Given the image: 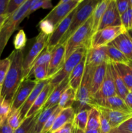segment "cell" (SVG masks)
<instances>
[{
  "label": "cell",
  "mask_w": 132,
  "mask_h": 133,
  "mask_svg": "<svg viewBox=\"0 0 132 133\" xmlns=\"http://www.w3.org/2000/svg\"><path fill=\"white\" fill-rule=\"evenodd\" d=\"M9 57L11 62L2 84L0 97L12 103L14 95L23 80V62L24 55L22 51L14 49Z\"/></svg>",
  "instance_id": "cell-1"
},
{
  "label": "cell",
  "mask_w": 132,
  "mask_h": 133,
  "mask_svg": "<svg viewBox=\"0 0 132 133\" xmlns=\"http://www.w3.org/2000/svg\"><path fill=\"white\" fill-rule=\"evenodd\" d=\"M93 18L92 16L87 22L78 29L65 42V61L79 48H90L91 40L93 36ZM65 62V61H64Z\"/></svg>",
  "instance_id": "cell-2"
},
{
  "label": "cell",
  "mask_w": 132,
  "mask_h": 133,
  "mask_svg": "<svg viewBox=\"0 0 132 133\" xmlns=\"http://www.w3.org/2000/svg\"><path fill=\"white\" fill-rule=\"evenodd\" d=\"M31 0H26L24 3L12 15L8 17L0 29V58L10 36L18 29V25L25 18V15L31 6Z\"/></svg>",
  "instance_id": "cell-3"
},
{
  "label": "cell",
  "mask_w": 132,
  "mask_h": 133,
  "mask_svg": "<svg viewBox=\"0 0 132 133\" xmlns=\"http://www.w3.org/2000/svg\"><path fill=\"white\" fill-rule=\"evenodd\" d=\"M93 68H91L85 65L84 77L82 80L80 87L76 92V101L73 105L75 114L82 110H89L93 107V101L92 98L91 88L92 75Z\"/></svg>",
  "instance_id": "cell-4"
},
{
  "label": "cell",
  "mask_w": 132,
  "mask_h": 133,
  "mask_svg": "<svg viewBox=\"0 0 132 133\" xmlns=\"http://www.w3.org/2000/svg\"><path fill=\"white\" fill-rule=\"evenodd\" d=\"M98 2L99 1L97 0H88L82 1L79 4L76 12L72 17L69 28L62 38L60 44H65L71 35L87 22V20L92 16L94 8Z\"/></svg>",
  "instance_id": "cell-5"
},
{
  "label": "cell",
  "mask_w": 132,
  "mask_h": 133,
  "mask_svg": "<svg viewBox=\"0 0 132 133\" xmlns=\"http://www.w3.org/2000/svg\"><path fill=\"white\" fill-rule=\"evenodd\" d=\"M87 50V49L85 48H79L73 52L66 61H65L61 70L50 79V84L52 91L65 79L69 78L74 68L85 56Z\"/></svg>",
  "instance_id": "cell-6"
},
{
  "label": "cell",
  "mask_w": 132,
  "mask_h": 133,
  "mask_svg": "<svg viewBox=\"0 0 132 133\" xmlns=\"http://www.w3.org/2000/svg\"><path fill=\"white\" fill-rule=\"evenodd\" d=\"M82 0H62L43 18L56 27L72 10L76 9Z\"/></svg>",
  "instance_id": "cell-7"
},
{
  "label": "cell",
  "mask_w": 132,
  "mask_h": 133,
  "mask_svg": "<svg viewBox=\"0 0 132 133\" xmlns=\"http://www.w3.org/2000/svg\"><path fill=\"white\" fill-rule=\"evenodd\" d=\"M126 31L122 25L106 27L97 31L92 36L90 48H98L106 46L113 41L119 35Z\"/></svg>",
  "instance_id": "cell-8"
},
{
  "label": "cell",
  "mask_w": 132,
  "mask_h": 133,
  "mask_svg": "<svg viewBox=\"0 0 132 133\" xmlns=\"http://www.w3.org/2000/svg\"><path fill=\"white\" fill-rule=\"evenodd\" d=\"M49 36L40 32L36 36L35 42L30 49L25 57L23 58V79L27 77L29 71V69L32 64L36 58L40 55L44 48L46 47Z\"/></svg>",
  "instance_id": "cell-9"
},
{
  "label": "cell",
  "mask_w": 132,
  "mask_h": 133,
  "mask_svg": "<svg viewBox=\"0 0 132 133\" xmlns=\"http://www.w3.org/2000/svg\"><path fill=\"white\" fill-rule=\"evenodd\" d=\"M38 81L31 79H25L22 81L14 95L12 102L11 103V111L10 114L16 110H19L23 105L29 96L34 87H36Z\"/></svg>",
  "instance_id": "cell-10"
},
{
  "label": "cell",
  "mask_w": 132,
  "mask_h": 133,
  "mask_svg": "<svg viewBox=\"0 0 132 133\" xmlns=\"http://www.w3.org/2000/svg\"><path fill=\"white\" fill-rule=\"evenodd\" d=\"M76 9H77V7L74 9L65 19H63L55 27L53 33L49 36L46 47L50 53L55 48V47L60 44L62 38L63 37L65 34L68 31L72 17L76 12Z\"/></svg>",
  "instance_id": "cell-11"
},
{
  "label": "cell",
  "mask_w": 132,
  "mask_h": 133,
  "mask_svg": "<svg viewBox=\"0 0 132 133\" xmlns=\"http://www.w3.org/2000/svg\"><path fill=\"white\" fill-rule=\"evenodd\" d=\"M115 96H117V95H116L113 79L111 75L109 62L107 64L106 75H105L103 83L101 87H100L98 92L93 96V107H94V102L96 101Z\"/></svg>",
  "instance_id": "cell-12"
},
{
  "label": "cell",
  "mask_w": 132,
  "mask_h": 133,
  "mask_svg": "<svg viewBox=\"0 0 132 133\" xmlns=\"http://www.w3.org/2000/svg\"><path fill=\"white\" fill-rule=\"evenodd\" d=\"M65 44H59L51 51L48 68L47 79H51L63 66L65 61Z\"/></svg>",
  "instance_id": "cell-13"
},
{
  "label": "cell",
  "mask_w": 132,
  "mask_h": 133,
  "mask_svg": "<svg viewBox=\"0 0 132 133\" xmlns=\"http://www.w3.org/2000/svg\"><path fill=\"white\" fill-rule=\"evenodd\" d=\"M122 25L120 16L116 7L115 0H110L109 3L101 19L97 31L109 27Z\"/></svg>",
  "instance_id": "cell-14"
},
{
  "label": "cell",
  "mask_w": 132,
  "mask_h": 133,
  "mask_svg": "<svg viewBox=\"0 0 132 133\" xmlns=\"http://www.w3.org/2000/svg\"><path fill=\"white\" fill-rule=\"evenodd\" d=\"M111 62L106 51V47L98 48H89L87 50L85 65L95 68L104 62Z\"/></svg>",
  "instance_id": "cell-15"
},
{
  "label": "cell",
  "mask_w": 132,
  "mask_h": 133,
  "mask_svg": "<svg viewBox=\"0 0 132 133\" xmlns=\"http://www.w3.org/2000/svg\"><path fill=\"white\" fill-rule=\"evenodd\" d=\"M109 123L111 129L116 127L132 116V112L127 113L118 110H109L100 107H94Z\"/></svg>",
  "instance_id": "cell-16"
},
{
  "label": "cell",
  "mask_w": 132,
  "mask_h": 133,
  "mask_svg": "<svg viewBox=\"0 0 132 133\" xmlns=\"http://www.w3.org/2000/svg\"><path fill=\"white\" fill-rule=\"evenodd\" d=\"M94 107H100L109 110H118L124 112L131 113V110L129 109L125 101L118 96H111L104 99L94 102Z\"/></svg>",
  "instance_id": "cell-17"
},
{
  "label": "cell",
  "mask_w": 132,
  "mask_h": 133,
  "mask_svg": "<svg viewBox=\"0 0 132 133\" xmlns=\"http://www.w3.org/2000/svg\"><path fill=\"white\" fill-rule=\"evenodd\" d=\"M50 79H47L46 80L41 81H38L36 87H34L33 90L30 94L29 96L25 102L23 103L21 107L19 109V113H20V116L22 120H23L25 118L27 112H28L29 109H31L32 105H33L35 100L36 99L39 94L41 93V92L43 89L44 87L50 82Z\"/></svg>",
  "instance_id": "cell-18"
},
{
  "label": "cell",
  "mask_w": 132,
  "mask_h": 133,
  "mask_svg": "<svg viewBox=\"0 0 132 133\" xmlns=\"http://www.w3.org/2000/svg\"><path fill=\"white\" fill-rule=\"evenodd\" d=\"M109 44L117 48L129 61H132V38L127 31L119 35Z\"/></svg>",
  "instance_id": "cell-19"
},
{
  "label": "cell",
  "mask_w": 132,
  "mask_h": 133,
  "mask_svg": "<svg viewBox=\"0 0 132 133\" xmlns=\"http://www.w3.org/2000/svg\"><path fill=\"white\" fill-rule=\"evenodd\" d=\"M68 87L69 78H66L53 90L41 110H45V109L58 105L62 94L64 92V91L67 89Z\"/></svg>",
  "instance_id": "cell-20"
},
{
  "label": "cell",
  "mask_w": 132,
  "mask_h": 133,
  "mask_svg": "<svg viewBox=\"0 0 132 133\" xmlns=\"http://www.w3.org/2000/svg\"><path fill=\"white\" fill-rule=\"evenodd\" d=\"M85 61H86V55L79 62L78 64L74 68L69 77V86L76 92L80 87L82 80L84 77L85 68Z\"/></svg>",
  "instance_id": "cell-21"
},
{
  "label": "cell",
  "mask_w": 132,
  "mask_h": 133,
  "mask_svg": "<svg viewBox=\"0 0 132 133\" xmlns=\"http://www.w3.org/2000/svg\"><path fill=\"white\" fill-rule=\"evenodd\" d=\"M51 92V87H50V82H49V83L44 87L42 91L41 92V93H40V94H39V96H38V97L36 98V99L35 100L33 105H32L31 109H29L28 112H27L25 118H27V117H29L31 116L34 115V114H37L39 112L41 111L43 105H45V103H46L48 97L50 96Z\"/></svg>",
  "instance_id": "cell-22"
},
{
  "label": "cell",
  "mask_w": 132,
  "mask_h": 133,
  "mask_svg": "<svg viewBox=\"0 0 132 133\" xmlns=\"http://www.w3.org/2000/svg\"><path fill=\"white\" fill-rule=\"evenodd\" d=\"M75 112L73 107H69L62 109L56 118L54 123L49 133H51L61 128L67 123L73 122Z\"/></svg>",
  "instance_id": "cell-23"
},
{
  "label": "cell",
  "mask_w": 132,
  "mask_h": 133,
  "mask_svg": "<svg viewBox=\"0 0 132 133\" xmlns=\"http://www.w3.org/2000/svg\"><path fill=\"white\" fill-rule=\"evenodd\" d=\"M110 68H111V75H112L113 79L116 95L124 100L127 95L129 93V90L124 84L122 79L120 77L113 62H110Z\"/></svg>",
  "instance_id": "cell-24"
},
{
  "label": "cell",
  "mask_w": 132,
  "mask_h": 133,
  "mask_svg": "<svg viewBox=\"0 0 132 133\" xmlns=\"http://www.w3.org/2000/svg\"><path fill=\"white\" fill-rule=\"evenodd\" d=\"M107 64V62H104L94 69L93 75H92L91 88L92 98H93V96L98 92L100 87H101L103 83L105 75H106Z\"/></svg>",
  "instance_id": "cell-25"
},
{
  "label": "cell",
  "mask_w": 132,
  "mask_h": 133,
  "mask_svg": "<svg viewBox=\"0 0 132 133\" xmlns=\"http://www.w3.org/2000/svg\"><path fill=\"white\" fill-rule=\"evenodd\" d=\"M58 107V105L45 110H41L40 115L36 119L34 125L33 126L29 133H41L48 118L52 115V114L56 110Z\"/></svg>",
  "instance_id": "cell-26"
},
{
  "label": "cell",
  "mask_w": 132,
  "mask_h": 133,
  "mask_svg": "<svg viewBox=\"0 0 132 133\" xmlns=\"http://www.w3.org/2000/svg\"><path fill=\"white\" fill-rule=\"evenodd\" d=\"M110 0H104V1H99L98 4L97 5L96 7L92 14L93 18V30L92 33L93 35L97 31L98 28V25L100 24L101 19L109 3Z\"/></svg>",
  "instance_id": "cell-27"
},
{
  "label": "cell",
  "mask_w": 132,
  "mask_h": 133,
  "mask_svg": "<svg viewBox=\"0 0 132 133\" xmlns=\"http://www.w3.org/2000/svg\"><path fill=\"white\" fill-rule=\"evenodd\" d=\"M105 47H106V53L111 62L116 64H123L128 65L129 61L117 48L111 44H108Z\"/></svg>",
  "instance_id": "cell-28"
},
{
  "label": "cell",
  "mask_w": 132,
  "mask_h": 133,
  "mask_svg": "<svg viewBox=\"0 0 132 133\" xmlns=\"http://www.w3.org/2000/svg\"><path fill=\"white\" fill-rule=\"evenodd\" d=\"M76 91L69 86L61 96L58 102V107L61 109L72 107L76 101Z\"/></svg>",
  "instance_id": "cell-29"
},
{
  "label": "cell",
  "mask_w": 132,
  "mask_h": 133,
  "mask_svg": "<svg viewBox=\"0 0 132 133\" xmlns=\"http://www.w3.org/2000/svg\"><path fill=\"white\" fill-rule=\"evenodd\" d=\"M50 55H51V53L49 51L47 48L45 47L43 50L42 51V52L40 53V55L35 59L33 63L32 64V65L30 67L28 75H27V77L25 79H30L31 78V77L34 71V70L36 68H38L40 66H41V65L49 64L50 59Z\"/></svg>",
  "instance_id": "cell-30"
},
{
  "label": "cell",
  "mask_w": 132,
  "mask_h": 133,
  "mask_svg": "<svg viewBox=\"0 0 132 133\" xmlns=\"http://www.w3.org/2000/svg\"><path fill=\"white\" fill-rule=\"evenodd\" d=\"M113 64L117 69L125 85L128 89L130 90L132 88V74L129 66L123 64H116L114 62Z\"/></svg>",
  "instance_id": "cell-31"
},
{
  "label": "cell",
  "mask_w": 132,
  "mask_h": 133,
  "mask_svg": "<svg viewBox=\"0 0 132 133\" xmlns=\"http://www.w3.org/2000/svg\"><path fill=\"white\" fill-rule=\"evenodd\" d=\"M100 114L97 108L93 107L89 109L86 129L91 130L100 129Z\"/></svg>",
  "instance_id": "cell-32"
},
{
  "label": "cell",
  "mask_w": 132,
  "mask_h": 133,
  "mask_svg": "<svg viewBox=\"0 0 132 133\" xmlns=\"http://www.w3.org/2000/svg\"><path fill=\"white\" fill-rule=\"evenodd\" d=\"M41 111L39 112L37 114L25 118L19 127L14 130V133H29L33 126L34 125L36 119L38 116L40 115Z\"/></svg>",
  "instance_id": "cell-33"
},
{
  "label": "cell",
  "mask_w": 132,
  "mask_h": 133,
  "mask_svg": "<svg viewBox=\"0 0 132 133\" xmlns=\"http://www.w3.org/2000/svg\"><path fill=\"white\" fill-rule=\"evenodd\" d=\"M89 110H87V109H85L75 114L73 120V124L75 128L79 129L84 131L86 129Z\"/></svg>",
  "instance_id": "cell-34"
},
{
  "label": "cell",
  "mask_w": 132,
  "mask_h": 133,
  "mask_svg": "<svg viewBox=\"0 0 132 133\" xmlns=\"http://www.w3.org/2000/svg\"><path fill=\"white\" fill-rule=\"evenodd\" d=\"M53 7V4H52L51 1L50 0H44V1H41V0H32L31 1V6L28 9L27 14L25 15L26 17H28L32 12L37 10L38 9H47Z\"/></svg>",
  "instance_id": "cell-35"
},
{
  "label": "cell",
  "mask_w": 132,
  "mask_h": 133,
  "mask_svg": "<svg viewBox=\"0 0 132 133\" xmlns=\"http://www.w3.org/2000/svg\"><path fill=\"white\" fill-rule=\"evenodd\" d=\"M11 111V103L0 97V125L7 120Z\"/></svg>",
  "instance_id": "cell-36"
},
{
  "label": "cell",
  "mask_w": 132,
  "mask_h": 133,
  "mask_svg": "<svg viewBox=\"0 0 132 133\" xmlns=\"http://www.w3.org/2000/svg\"><path fill=\"white\" fill-rule=\"evenodd\" d=\"M27 36L23 29L19 30L14 38V46L15 50H21L25 47L27 43Z\"/></svg>",
  "instance_id": "cell-37"
},
{
  "label": "cell",
  "mask_w": 132,
  "mask_h": 133,
  "mask_svg": "<svg viewBox=\"0 0 132 133\" xmlns=\"http://www.w3.org/2000/svg\"><path fill=\"white\" fill-rule=\"evenodd\" d=\"M109 133H132V116L116 127L111 129Z\"/></svg>",
  "instance_id": "cell-38"
},
{
  "label": "cell",
  "mask_w": 132,
  "mask_h": 133,
  "mask_svg": "<svg viewBox=\"0 0 132 133\" xmlns=\"http://www.w3.org/2000/svg\"><path fill=\"white\" fill-rule=\"evenodd\" d=\"M48 68H49V64H46L38 66L35 69L32 75L34 76L35 80L36 81H41L47 79Z\"/></svg>",
  "instance_id": "cell-39"
},
{
  "label": "cell",
  "mask_w": 132,
  "mask_h": 133,
  "mask_svg": "<svg viewBox=\"0 0 132 133\" xmlns=\"http://www.w3.org/2000/svg\"><path fill=\"white\" fill-rule=\"evenodd\" d=\"M10 62H11V61L9 57L3 59L0 58V84L1 86L5 81L6 74L9 70Z\"/></svg>",
  "instance_id": "cell-40"
},
{
  "label": "cell",
  "mask_w": 132,
  "mask_h": 133,
  "mask_svg": "<svg viewBox=\"0 0 132 133\" xmlns=\"http://www.w3.org/2000/svg\"><path fill=\"white\" fill-rule=\"evenodd\" d=\"M23 120L20 116L19 110H18L14 112L11 113L7 118V123L14 130H16L19 127Z\"/></svg>",
  "instance_id": "cell-41"
},
{
  "label": "cell",
  "mask_w": 132,
  "mask_h": 133,
  "mask_svg": "<svg viewBox=\"0 0 132 133\" xmlns=\"http://www.w3.org/2000/svg\"><path fill=\"white\" fill-rule=\"evenodd\" d=\"M120 19L122 25L126 31L132 29V8L131 5L128 10L120 16Z\"/></svg>",
  "instance_id": "cell-42"
},
{
  "label": "cell",
  "mask_w": 132,
  "mask_h": 133,
  "mask_svg": "<svg viewBox=\"0 0 132 133\" xmlns=\"http://www.w3.org/2000/svg\"><path fill=\"white\" fill-rule=\"evenodd\" d=\"M25 1L26 0H9L5 12V15L10 16L13 13L15 12Z\"/></svg>",
  "instance_id": "cell-43"
},
{
  "label": "cell",
  "mask_w": 132,
  "mask_h": 133,
  "mask_svg": "<svg viewBox=\"0 0 132 133\" xmlns=\"http://www.w3.org/2000/svg\"><path fill=\"white\" fill-rule=\"evenodd\" d=\"M38 27L40 28V32H43V33L49 36L53 33L54 29H55V27L52 24L51 22L44 19L40 21L38 24Z\"/></svg>",
  "instance_id": "cell-44"
},
{
  "label": "cell",
  "mask_w": 132,
  "mask_h": 133,
  "mask_svg": "<svg viewBox=\"0 0 132 133\" xmlns=\"http://www.w3.org/2000/svg\"><path fill=\"white\" fill-rule=\"evenodd\" d=\"M62 110V109L60 108H59L58 107L57 108L56 110L52 114V115L48 118V119L47 120L46 123H45V125H44L42 131H41V133H49L50 130L51 129L52 127H53V124L54 123V121H55L56 118L58 116V115L59 114V113L60 112V111Z\"/></svg>",
  "instance_id": "cell-45"
},
{
  "label": "cell",
  "mask_w": 132,
  "mask_h": 133,
  "mask_svg": "<svg viewBox=\"0 0 132 133\" xmlns=\"http://www.w3.org/2000/svg\"><path fill=\"white\" fill-rule=\"evenodd\" d=\"M115 1H116L118 11H119L120 16H121L130 7L129 0H115Z\"/></svg>",
  "instance_id": "cell-46"
},
{
  "label": "cell",
  "mask_w": 132,
  "mask_h": 133,
  "mask_svg": "<svg viewBox=\"0 0 132 133\" xmlns=\"http://www.w3.org/2000/svg\"><path fill=\"white\" fill-rule=\"evenodd\" d=\"M100 133H109L111 127L107 119L100 114Z\"/></svg>",
  "instance_id": "cell-47"
},
{
  "label": "cell",
  "mask_w": 132,
  "mask_h": 133,
  "mask_svg": "<svg viewBox=\"0 0 132 133\" xmlns=\"http://www.w3.org/2000/svg\"><path fill=\"white\" fill-rule=\"evenodd\" d=\"M75 128L73 122H70L51 133H73Z\"/></svg>",
  "instance_id": "cell-48"
},
{
  "label": "cell",
  "mask_w": 132,
  "mask_h": 133,
  "mask_svg": "<svg viewBox=\"0 0 132 133\" xmlns=\"http://www.w3.org/2000/svg\"><path fill=\"white\" fill-rule=\"evenodd\" d=\"M14 130L8 124L7 120L0 125V133H14Z\"/></svg>",
  "instance_id": "cell-49"
},
{
  "label": "cell",
  "mask_w": 132,
  "mask_h": 133,
  "mask_svg": "<svg viewBox=\"0 0 132 133\" xmlns=\"http://www.w3.org/2000/svg\"><path fill=\"white\" fill-rule=\"evenodd\" d=\"M9 1V0H0V16L5 15Z\"/></svg>",
  "instance_id": "cell-50"
},
{
  "label": "cell",
  "mask_w": 132,
  "mask_h": 133,
  "mask_svg": "<svg viewBox=\"0 0 132 133\" xmlns=\"http://www.w3.org/2000/svg\"><path fill=\"white\" fill-rule=\"evenodd\" d=\"M124 101H125L126 103L128 105L129 109L132 111V94L129 92L126 97Z\"/></svg>",
  "instance_id": "cell-51"
},
{
  "label": "cell",
  "mask_w": 132,
  "mask_h": 133,
  "mask_svg": "<svg viewBox=\"0 0 132 133\" xmlns=\"http://www.w3.org/2000/svg\"><path fill=\"white\" fill-rule=\"evenodd\" d=\"M8 17L6 15H2L0 16V27L3 25V23H5V21L6 20V19L8 18Z\"/></svg>",
  "instance_id": "cell-52"
},
{
  "label": "cell",
  "mask_w": 132,
  "mask_h": 133,
  "mask_svg": "<svg viewBox=\"0 0 132 133\" xmlns=\"http://www.w3.org/2000/svg\"><path fill=\"white\" fill-rule=\"evenodd\" d=\"M85 133H100V129H91V130H87L85 129L84 131Z\"/></svg>",
  "instance_id": "cell-53"
},
{
  "label": "cell",
  "mask_w": 132,
  "mask_h": 133,
  "mask_svg": "<svg viewBox=\"0 0 132 133\" xmlns=\"http://www.w3.org/2000/svg\"><path fill=\"white\" fill-rule=\"evenodd\" d=\"M73 133H85V132H84V131H82V130H80L77 128H75Z\"/></svg>",
  "instance_id": "cell-54"
},
{
  "label": "cell",
  "mask_w": 132,
  "mask_h": 133,
  "mask_svg": "<svg viewBox=\"0 0 132 133\" xmlns=\"http://www.w3.org/2000/svg\"><path fill=\"white\" fill-rule=\"evenodd\" d=\"M128 66H129V69H130L131 73V74H132V61H129V64H128Z\"/></svg>",
  "instance_id": "cell-55"
},
{
  "label": "cell",
  "mask_w": 132,
  "mask_h": 133,
  "mask_svg": "<svg viewBox=\"0 0 132 133\" xmlns=\"http://www.w3.org/2000/svg\"><path fill=\"white\" fill-rule=\"evenodd\" d=\"M127 32H128V34L129 35V36L132 38V29L129 30V31H127Z\"/></svg>",
  "instance_id": "cell-56"
},
{
  "label": "cell",
  "mask_w": 132,
  "mask_h": 133,
  "mask_svg": "<svg viewBox=\"0 0 132 133\" xmlns=\"http://www.w3.org/2000/svg\"><path fill=\"white\" fill-rule=\"evenodd\" d=\"M1 89H2V86L0 84V97H1Z\"/></svg>",
  "instance_id": "cell-57"
},
{
  "label": "cell",
  "mask_w": 132,
  "mask_h": 133,
  "mask_svg": "<svg viewBox=\"0 0 132 133\" xmlns=\"http://www.w3.org/2000/svg\"><path fill=\"white\" fill-rule=\"evenodd\" d=\"M129 2H130V5H131V7L132 8V0H129Z\"/></svg>",
  "instance_id": "cell-58"
},
{
  "label": "cell",
  "mask_w": 132,
  "mask_h": 133,
  "mask_svg": "<svg viewBox=\"0 0 132 133\" xmlns=\"http://www.w3.org/2000/svg\"><path fill=\"white\" fill-rule=\"evenodd\" d=\"M129 92H130V93H131V94H132V88H131V89L130 90H129Z\"/></svg>",
  "instance_id": "cell-59"
},
{
  "label": "cell",
  "mask_w": 132,
  "mask_h": 133,
  "mask_svg": "<svg viewBox=\"0 0 132 133\" xmlns=\"http://www.w3.org/2000/svg\"><path fill=\"white\" fill-rule=\"evenodd\" d=\"M1 27H0V29H1Z\"/></svg>",
  "instance_id": "cell-60"
},
{
  "label": "cell",
  "mask_w": 132,
  "mask_h": 133,
  "mask_svg": "<svg viewBox=\"0 0 132 133\" xmlns=\"http://www.w3.org/2000/svg\"></svg>",
  "instance_id": "cell-61"
}]
</instances>
